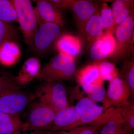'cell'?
I'll return each mask as SVG.
<instances>
[{
  "label": "cell",
  "mask_w": 134,
  "mask_h": 134,
  "mask_svg": "<svg viewBox=\"0 0 134 134\" xmlns=\"http://www.w3.org/2000/svg\"><path fill=\"white\" fill-rule=\"evenodd\" d=\"M80 91L77 87L72 91L71 97L77 100L75 107L79 114V119L68 130L83 125H96L103 126L114 111L115 108H106L103 106L99 105L88 97H84Z\"/></svg>",
  "instance_id": "cell-1"
},
{
  "label": "cell",
  "mask_w": 134,
  "mask_h": 134,
  "mask_svg": "<svg viewBox=\"0 0 134 134\" xmlns=\"http://www.w3.org/2000/svg\"><path fill=\"white\" fill-rule=\"evenodd\" d=\"M76 63L69 54L58 53L41 68L37 79L44 82L68 81L75 77Z\"/></svg>",
  "instance_id": "cell-2"
},
{
  "label": "cell",
  "mask_w": 134,
  "mask_h": 134,
  "mask_svg": "<svg viewBox=\"0 0 134 134\" xmlns=\"http://www.w3.org/2000/svg\"><path fill=\"white\" fill-rule=\"evenodd\" d=\"M116 44L114 52L108 59L114 62H122L134 56V14L131 12L116 28Z\"/></svg>",
  "instance_id": "cell-3"
},
{
  "label": "cell",
  "mask_w": 134,
  "mask_h": 134,
  "mask_svg": "<svg viewBox=\"0 0 134 134\" xmlns=\"http://www.w3.org/2000/svg\"><path fill=\"white\" fill-rule=\"evenodd\" d=\"M25 42L31 48L32 40L38 29L37 17L35 8L29 0H13Z\"/></svg>",
  "instance_id": "cell-4"
},
{
  "label": "cell",
  "mask_w": 134,
  "mask_h": 134,
  "mask_svg": "<svg viewBox=\"0 0 134 134\" xmlns=\"http://www.w3.org/2000/svg\"><path fill=\"white\" fill-rule=\"evenodd\" d=\"M57 113L40 100L35 101L30 107L26 121L24 122L22 132L48 130Z\"/></svg>",
  "instance_id": "cell-5"
},
{
  "label": "cell",
  "mask_w": 134,
  "mask_h": 134,
  "mask_svg": "<svg viewBox=\"0 0 134 134\" xmlns=\"http://www.w3.org/2000/svg\"><path fill=\"white\" fill-rule=\"evenodd\" d=\"M36 97L57 113L69 106L66 90L60 81L44 82L36 90Z\"/></svg>",
  "instance_id": "cell-6"
},
{
  "label": "cell",
  "mask_w": 134,
  "mask_h": 134,
  "mask_svg": "<svg viewBox=\"0 0 134 134\" xmlns=\"http://www.w3.org/2000/svg\"><path fill=\"white\" fill-rule=\"evenodd\" d=\"M36 97L21 89L5 92L0 95V111L18 115Z\"/></svg>",
  "instance_id": "cell-7"
},
{
  "label": "cell",
  "mask_w": 134,
  "mask_h": 134,
  "mask_svg": "<svg viewBox=\"0 0 134 134\" xmlns=\"http://www.w3.org/2000/svg\"><path fill=\"white\" fill-rule=\"evenodd\" d=\"M62 29L52 23H44L40 25L34 37L31 49L38 55L46 54L62 33Z\"/></svg>",
  "instance_id": "cell-8"
},
{
  "label": "cell",
  "mask_w": 134,
  "mask_h": 134,
  "mask_svg": "<svg viewBox=\"0 0 134 134\" xmlns=\"http://www.w3.org/2000/svg\"><path fill=\"white\" fill-rule=\"evenodd\" d=\"M129 90L125 82L119 77L110 81L106 91L105 108L120 107L129 102Z\"/></svg>",
  "instance_id": "cell-9"
},
{
  "label": "cell",
  "mask_w": 134,
  "mask_h": 134,
  "mask_svg": "<svg viewBox=\"0 0 134 134\" xmlns=\"http://www.w3.org/2000/svg\"><path fill=\"white\" fill-rule=\"evenodd\" d=\"M98 2L89 0H71L69 9L73 12L80 35L86 23L99 8Z\"/></svg>",
  "instance_id": "cell-10"
},
{
  "label": "cell",
  "mask_w": 134,
  "mask_h": 134,
  "mask_svg": "<svg viewBox=\"0 0 134 134\" xmlns=\"http://www.w3.org/2000/svg\"><path fill=\"white\" fill-rule=\"evenodd\" d=\"M35 1L36 2L35 10L40 25L44 23H49L57 25L61 28L64 27L65 19L60 10L48 0Z\"/></svg>",
  "instance_id": "cell-11"
},
{
  "label": "cell",
  "mask_w": 134,
  "mask_h": 134,
  "mask_svg": "<svg viewBox=\"0 0 134 134\" xmlns=\"http://www.w3.org/2000/svg\"><path fill=\"white\" fill-rule=\"evenodd\" d=\"M113 34L104 32L103 35L90 49L91 58L94 61L108 59L114 52L116 40Z\"/></svg>",
  "instance_id": "cell-12"
},
{
  "label": "cell",
  "mask_w": 134,
  "mask_h": 134,
  "mask_svg": "<svg viewBox=\"0 0 134 134\" xmlns=\"http://www.w3.org/2000/svg\"><path fill=\"white\" fill-rule=\"evenodd\" d=\"M100 7V6H99ZM104 33L99 8L86 23L80 35L83 45L89 49L101 37Z\"/></svg>",
  "instance_id": "cell-13"
},
{
  "label": "cell",
  "mask_w": 134,
  "mask_h": 134,
  "mask_svg": "<svg viewBox=\"0 0 134 134\" xmlns=\"http://www.w3.org/2000/svg\"><path fill=\"white\" fill-rule=\"evenodd\" d=\"M58 53L66 54L74 58L79 55L82 47L80 38L68 33H62L54 44Z\"/></svg>",
  "instance_id": "cell-14"
},
{
  "label": "cell",
  "mask_w": 134,
  "mask_h": 134,
  "mask_svg": "<svg viewBox=\"0 0 134 134\" xmlns=\"http://www.w3.org/2000/svg\"><path fill=\"white\" fill-rule=\"evenodd\" d=\"M41 63L38 58L31 57L25 62L16 76L14 79L18 86L30 83L37 78L41 71Z\"/></svg>",
  "instance_id": "cell-15"
},
{
  "label": "cell",
  "mask_w": 134,
  "mask_h": 134,
  "mask_svg": "<svg viewBox=\"0 0 134 134\" xmlns=\"http://www.w3.org/2000/svg\"><path fill=\"white\" fill-rule=\"evenodd\" d=\"M79 119V114L75 106H69L56 114L53 121L48 131L56 132L68 130Z\"/></svg>",
  "instance_id": "cell-16"
},
{
  "label": "cell",
  "mask_w": 134,
  "mask_h": 134,
  "mask_svg": "<svg viewBox=\"0 0 134 134\" xmlns=\"http://www.w3.org/2000/svg\"><path fill=\"white\" fill-rule=\"evenodd\" d=\"M75 77L77 83L81 86L89 84L103 85L105 81L100 75L97 65L93 63L77 71Z\"/></svg>",
  "instance_id": "cell-17"
},
{
  "label": "cell",
  "mask_w": 134,
  "mask_h": 134,
  "mask_svg": "<svg viewBox=\"0 0 134 134\" xmlns=\"http://www.w3.org/2000/svg\"><path fill=\"white\" fill-rule=\"evenodd\" d=\"M21 54L16 41H5L0 45V63L6 66H13L19 61Z\"/></svg>",
  "instance_id": "cell-18"
},
{
  "label": "cell",
  "mask_w": 134,
  "mask_h": 134,
  "mask_svg": "<svg viewBox=\"0 0 134 134\" xmlns=\"http://www.w3.org/2000/svg\"><path fill=\"white\" fill-rule=\"evenodd\" d=\"M132 133L130 132L125 120L118 110L115 108L114 111L103 125L99 134Z\"/></svg>",
  "instance_id": "cell-19"
},
{
  "label": "cell",
  "mask_w": 134,
  "mask_h": 134,
  "mask_svg": "<svg viewBox=\"0 0 134 134\" xmlns=\"http://www.w3.org/2000/svg\"><path fill=\"white\" fill-rule=\"evenodd\" d=\"M24 122L18 115L0 111V134H15L22 132Z\"/></svg>",
  "instance_id": "cell-20"
},
{
  "label": "cell",
  "mask_w": 134,
  "mask_h": 134,
  "mask_svg": "<svg viewBox=\"0 0 134 134\" xmlns=\"http://www.w3.org/2000/svg\"><path fill=\"white\" fill-rule=\"evenodd\" d=\"M117 26L123 22L131 12L134 11V1L116 0L111 7Z\"/></svg>",
  "instance_id": "cell-21"
},
{
  "label": "cell",
  "mask_w": 134,
  "mask_h": 134,
  "mask_svg": "<svg viewBox=\"0 0 134 134\" xmlns=\"http://www.w3.org/2000/svg\"><path fill=\"white\" fill-rule=\"evenodd\" d=\"M119 77L125 82L129 90L130 97H134V58H129L121 62Z\"/></svg>",
  "instance_id": "cell-22"
},
{
  "label": "cell",
  "mask_w": 134,
  "mask_h": 134,
  "mask_svg": "<svg viewBox=\"0 0 134 134\" xmlns=\"http://www.w3.org/2000/svg\"><path fill=\"white\" fill-rule=\"evenodd\" d=\"M99 10L103 31L114 34L117 26L111 7L107 3L103 2L100 4Z\"/></svg>",
  "instance_id": "cell-23"
},
{
  "label": "cell",
  "mask_w": 134,
  "mask_h": 134,
  "mask_svg": "<svg viewBox=\"0 0 134 134\" xmlns=\"http://www.w3.org/2000/svg\"><path fill=\"white\" fill-rule=\"evenodd\" d=\"M82 87L88 98L96 103H102L103 106L105 108L106 90L103 85L89 84Z\"/></svg>",
  "instance_id": "cell-24"
},
{
  "label": "cell",
  "mask_w": 134,
  "mask_h": 134,
  "mask_svg": "<svg viewBox=\"0 0 134 134\" xmlns=\"http://www.w3.org/2000/svg\"><path fill=\"white\" fill-rule=\"evenodd\" d=\"M93 63L97 65L100 75L104 81L110 82L119 77V70L113 62L105 59Z\"/></svg>",
  "instance_id": "cell-25"
},
{
  "label": "cell",
  "mask_w": 134,
  "mask_h": 134,
  "mask_svg": "<svg viewBox=\"0 0 134 134\" xmlns=\"http://www.w3.org/2000/svg\"><path fill=\"white\" fill-rule=\"evenodd\" d=\"M0 20L10 23L18 22L16 10L13 0H0Z\"/></svg>",
  "instance_id": "cell-26"
},
{
  "label": "cell",
  "mask_w": 134,
  "mask_h": 134,
  "mask_svg": "<svg viewBox=\"0 0 134 134\" xmlns=\"http://www.w3.org/2000/svg\"><path fill=\"white\" fill-rule=\"evenodd\" d=\"M18 37V32L15 26L0 20V45L5 41H16Z\"/></svg>",
  "instance_id": "cell-27"
},
{
  "label": "cell",
  "mask_w": 134,
  "mask_h": 134,
  "mask_svg": "<svg viewBox=\"0 0 134 134\" xmlns=\"http://www.w3.org/2000/svg\"><path fill=\"white\" fill-rule=\"evenodd\" d=\"M119 112L125 122L130 132L133 133L134 129V104L132 101H129L127 104L120 107L115 108Z\"/></svg>",
  "instance_id": "cell-28"
},
{
  "label": "cell",
  "mask_w": 134,
  "mask_h": 134,
  "mask_svg": "<svg viewBox=\"0 0 134 134\" xmlns=\"http://www.w3.org/2000/svg\"><path fill=\"white\" fill-rule=\"evenodd\" d=\"M21 89L16 84L14 78L0 71V95L5 92Z\"/></svg>",
  "instance_id": "cell-29"
},
{
  "label": "cell",
  "mask_w": 134,
  "mask_h": 134,
  "mask_svg": "<svg viewBox=\"0 0 134 134\" xmlns=\"http://www.w3.org/2000/svg\"><path fill=\"white\" fill-rule=\"evenodd\" d=\"M102 126L99 125H83L74 128L69 131L72 134H99Z\"/></svg>",
  "instance_id": "cell-30"
},
{
  "label": "cell",
  "mask_w": 134,
  "mask_h": 134,
  "mask_svg": "<svg viewBox=\"0 0 134 134\" xmlns=\"http://www.w3.org/2000/svg\"><path fill=\"white\" fill-rule=\"evenodd\" d=\"M59 9H69L71 0H48Z\"/></svg>",
  "instance_id": "cell-31"
},
{
  "label": "cell",
  "mask_w": 134,
  "mask_h": 134,
  "mask_svg": "<svg viewBox=\"0 0 134 134\" xmlns=\"http://www.w3.org/2000/svg\"><path fill=\"white\" fill-rule=\"evenodd\" d=\"M53 132L48 130H38L34 131L29 133H22L21 132H18L15 134H52Z\"/></svg>",
  "instance_id": "cell-32"
},
{
  "label": "cell",
  "mask_w": 134,
  "mask_h": 134,
  "mask_svg": "<svg viewBox=\"0 0 134 134\" xmlns=\"http://www.w3.org/2000/svg\"><path fill=\"white\" fill-rule=\"evenodd\" d=\"M52 134H72L70 131L68 130H61V131L53 132Z\"/></svg>",
  "instance_id": "cell-33"
},
{
  "label": "cell",
  "mask_w": 134,
  "mask_h": 134,
  "mask_svg": "<svg viewBox=\"0 0 134 134\" xmlns=\"http://www.w3.org/2000/svg\"><path fill=\"white\" fill-rule=\"evenodd\" d=\"M132 134H134V133H132Z\"/></svg>",
  "instance_id": "cell-34"
}]
</instances>
